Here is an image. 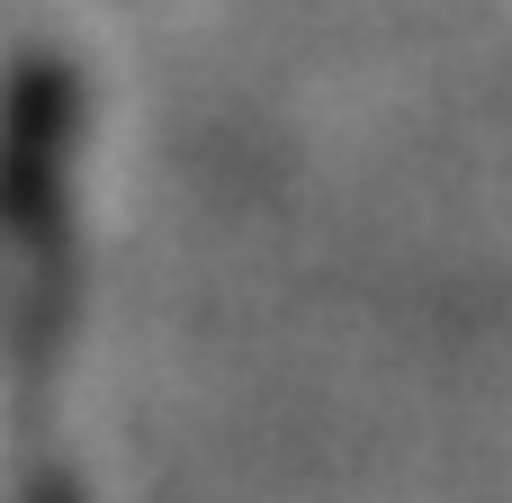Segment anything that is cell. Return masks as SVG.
<instances>
[{"label":"cell","mask_w":512,"mask_h":503,"mask_svg":"<svg viewBox=\"0 0 512 503\" xmlns=\"http://www.w3.org/2000/svg\"><path fill=\"white\" fill-rule=\"evenodd\" d=\"M18 503H81V495H72V477H63L54 459H36V468H27V486H18Z\"/></svg>","instance_id":"7a4b0ae2"},{"label":"cell","mask_w":512,"mask_h":503,"mask_svg":"<svg viewBox=\"0 0 512 503\" xmlns=\"http://www.w3.org/2000/svg\"><path fill=\"white\" fill-rule=\"evenodd\" d=\"M72 72L54 54H27L0 81V279L9 261H36L63 234V180H72Z\"/></svg>","instance_id":"6da1fadb"}]
</instances>
